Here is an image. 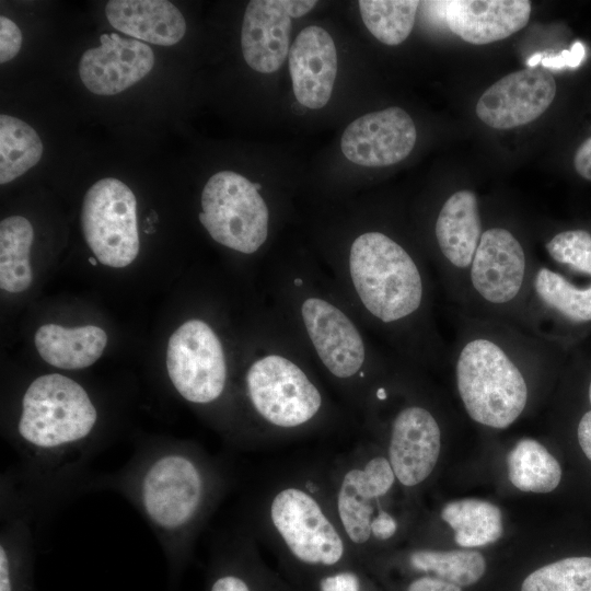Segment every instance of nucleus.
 I'll use <instances>...</instances> for the list:
<instances>
[{
  "label": "nucleus",
  "instance_id": "obj_1",
  "mask_svg": "<svg viewBox=\"0 0 591 591\" xmlns=\"http://www.w3.org/2000/svg\"><path fill=\"white\" fill-rule=\"evenodd\" d=\"M109 484L135 505L160 543L186 553L222 498L227 478L206 452L176 445L138 452Z\"/></svg>",
  "mask_w": 591,
  "mask_h": 591
},
{
  "label": "nucleus",
  "instance_id": "obj_2",
  "mask_svg": "<svg viewBox=\"0 0 591 591\" xmlns=\"http://www.w3.org/2000/svg\"><path fill=\"white\" fill-rule=\"evenodd\" d=\"M450 358L460 398L475 422L503 429L524 412L525 370L551 358V344L513 324L459 312Z\"/></svg>",
  "mask_w": 591,
  "mask_h": 591
},
{
  "label": "nucleus",
  "instance_id": "obj_3",
  "mask_svg": "<svg viewBox=\"0 0 591 591\" xmlns=\"http://www.w3.org/2000/svg\"><path fill=\"white\" fill-rule=\"evenodd\" d=\"M256 522L279 571L299 591H311L326 573L359 564L335 518L324 470L299 472L269 486Z\"/></svg>",
  "mask_w": 591,
  "mask_h": 591
},
{
  "label": "nucleus",
  "instance_id": "obj_4",
  "mask_svg": "<svg viewBox=\"0 0 591 591\" xmlns=\"http://www.w3.org/2000/svg\"><path fill=\"white\" fill-rule=\"evenodd\" d=\"M347 269L359 302L382 327L419 331L442 345L425 267L402 244L382 232H364L350 246Z\"/></svg>",
  "mask_w": 591,
  "mask_h": 591
},
{
  "label": "nucleus",
  "instance_id": "obj_5",
  "mask_svg": "<svg viewBox=\"0 0 591 591\" xmlns=\"http://www.w3.org/2000/svg\"><path fill=\"white\" fill-rule=\"evenodd\" d=\"M97 418L81 384L59 373L40 375L22 397L18 433L28 450L24 454L44 466L55 465L91 436Z\"/></svg>",
  "mask_w": 591,
  "mask_h": 591
},
{
  "label": "nucleus",
  "instance_id": "obj_6",
  "mask_svg": "<svg viewBox=\"0 0 591 591\" xmlns=\"http://www.w3.org/2000/svg\"><path fill=\"white\" fill-rule=\"evenodd\" d=\"M337 523L357 561L364 567L371 557L378 523L393 515L382 505L397 482L385 454L356 448L324 470Z\"/></svg>",
  "mask_w": 591,
  "mask_h": 591
},
{
  "label": "nucleus",
  "instance_id": "obj_7",
  "mask_svg": "<svg viewBox=\"0 0 591 591\" xmlns=\"http://www.w3.org/2000/svg\"><path fill=\"white\" fill-rule=\"evenodd\" d=\"M534 268L513 232L503 227L483 230L459 312L518 326Z\"/></svg>",
  "mask_w": 591,
  "mask_h": 591
},
{
  "label": "nucleus",
  "instance_id": "obj_8",
  "mask_svg": "<svg viewBox=\"0 0 591 591\" xmlns=\"http://www.w3.org/2000/svg\"><path fill=\"white\" fill-rule=\"evenodd\" d=\"M244 390L251 410L267 436H290L312 429L325 413L317 383L296 361L267 354L248 367Z\"/></svg>",
  "mask_w": 591,
  "mask_h": 591
},
{
  "label": "nucleus",
  "instance_id": "obj_9",
  "mask_svg": "<svg viewBox=\"0 0 591 591\" xmlns=\"http://www.w3.org/2000/svg\"><path fill=\"white\" fill-rule=\"evenodd\" d=\"M199 221L219 244L255 253L268 236V207L246 177L232 171L212 175L201 193Z\"/></svg>",
  "mask_w": 591,
  "mask_h": 591
},
{
  "label": "nucleus",
  "instance_id": "obj_10",
  "mask_svg": "<svg viewBox=\"0 0 591 591\" xmlns=\"http://www.w3.org/2000/svg\"><path fill=\"white\" fill-rule=\"evenodd\" d=\"M81 225L101 264L123 268L138 256L137 201L121 181L106 177L89 188L82 204Z\"/></svg>",
  "mask_w": 591,
  "mask_h": 591
},
{
  "label": "nucleus",
  "instance_id": "obj_11",
  "mask_svg": "<svg viewBox=\"0 0 591 591\" xmlns=\"http://www.w3.org/2000/svg\"><path fill=\"white\" fill-rule=\"evenodd\" d=\"M166 369L174 389L189 403L209 405L225 391L228 369L223 346L201 320H189L172 334Z\"/></svg>",
  "mask_w": 591,
  "mask_h": 591
},
{
  "label": "nucleus",
  "instance_id": "obj_12",
  "mask_svg": "<svg viewBox=\"0 0 591 591\" xmlns=\"http://www.w3.org/2000/svg\"><path fill=\"white\" fill-rule=\"evenodd\" d=\"M483 230L478 198L471 189L454 192L437 215V269L448 296L459 310L463 305L468 270Z\"/></svg>",
  "mask_w": 591,
  "mask_h": 591
},
{
  "label": "nucleus",
  "instance_id": "obj_13",
  "mask_svg": "<svg viewBox=\"0 0 591 591\" xmlns=\"http://www.w3.org/2000/svg\"><path fill=\"white\" fill-rule=\"evenodd\" d=\"M300 316L326 371L339 382L355 381L364 369L367 347L354 321L333 302L315 296L301 302Z\"/></svg>",
  "mask_w": 591,
  "mask_h": 591
},
{
  "label": "nucleus",
  "instance_id": "obj_14",
  "mask_svg": "<svg viewBox=\"0 0 591 591\" xmlns=\"http://www.w3.org/2000/svg\"><path fill=\"white\" fill-rule=\"evenodd\" d=\"M556 81L544 67L511 72L491 84L476 104L477 117L495 129H512L538 118L553 103Z\"/></svg>",
  "mask_w": 591,
  "mask_h": 591
},
{
  "label": "nucleus",
  "instance_id": "obj_15",
  "mask_svg": "<svg viewBox=\"0 0 591 591\" xmlns=\"http://www.w3.org/2000/svg\"><path fill=\"white\" fill-rule=\"evenodd\" d=\"M559 322H591V283L579 287L561 273L535 265L518 327L549 341Z\"/></svg>",
  "mask_w": 591,
  "mask_h": 591
},
{
  "label": "nucleus",
  "instance_id": "obj_16",
  "mask_svg": "<svg viewBox=\"0 0 591 591\" xmlns=\"http://www.w3.org/2000/svg\"><path fill=\"white\" fill-rule=\"evenodd\" d=\"M416 139L412 117L399 107H389L350 123L341 136L340 148L358 165L381 167L406 159Z\"/></svg>",
  "mask_w": 591,
  "mask_h": 591
},
{
  "label": "nucleus",
  "instance_id": "obj_17",
  "mask_svg": "<svg viewBox=\"0 0 591 591\" xmlns=\"http://www.w3.org/2000/svg\"><path fill=\"white\" fill-rule=\"evenodd\" d=\"M441 450V428L425 406L410 404L393 417L387 457L397 482L415 487L433 472Z\"/></svg>",
  "mask_w": 591,
  "mask_h": 591
},
{
  "label": "nucleus",
  "instance_id": "obj_18",
  "mask_svg": "<svg viewBox=\"0 0 591 591\" xmlns=\"http://www.w3.org/2000/svg\"><path fill=\"white\" fill-rule=\"evenodd\" d=\"M99 47L85 50L79 62L84 86L97 95H114L144 78L154 66L150 46L116 33L103 34Z\"/></svg>",
  "mask_w": 591,
  "mask_h": 591
},
{
  "label": "nucleus",
  "instance_id": "obj_19",
  "mask_svg": "<svg viewBox=\"0 0 591 591\" xmlns=\"http://www.w3.org/2000/svg\"><path fill=\"white\" fill-rule=\"evenodd\" d=\"M288 61L297 101L312 109L324 107L337 74V51L332 36L316 25L303 28L289 49Z\"/></svg>",
  "mask_w": 591,
  "mask_h": 591
},
{
  "label": "nucleus",
  "instance_id": "obj_20",
  "mask_svg": "<svg viewBox=\"0 0 591 591\" xmlns=\"http://www.w3.org/2000/svg\"><path fill=\"white\" fill-rule=\"evenodd\" d=\"M442 3L449 30L474 45L511 36L528 24L532 11L528 0H450Z\"/></svg>",
  "mask_w": 591,
  "mask_h": 591
},
{
  "label": "nucleus",
  "instance_id": "obj_21",
  "mask_svg": "<svg viewBox=\"0 0 591 591\" xmlns=\"http://www.w3.org/2000/svg\"><path fill=\"white\" fill-rule=\"evenodd\" d=\"M291 18L283 0H252L242 23L241 47L246 63L257 72L273 73L289 54Z\"/></svg>",
  "mask_w": 591,
  "mask_h": 591
},
{
  "label": "nucleus",
  "instance_id": "obj_22",
  "mask_svg": "<svg viewBox=\"0 0 591 591\" xmlns=\"http://www.w3.org/2000/svg\"><path fill=\"white\" fill-rule=\"evenodd\" d=\"M207 591H299L262 558L254 537L239 534L225 542L215 561Z\"/></svg>",
  "mask_w": 591,
  "mask_h": 591
},
{
  "label": "nucleus",
  "instance_id": "obj_23",
  "mask_svg": "<svg viewBox=\"0 0 591 591\" xmlns=\"http://www.w3.org/2000/svg\"><path fill=\"white\" fill-rule=\"evenodd\" d=\"M105 14L114 28L154 45H174L186 32L183 14L165 0H112Z\"/></svg>",
  "mask_w": 591,
  "mask_h": 591
},
{
  "label": "nucleus",
  "instance_id": "obj_24",
  "mask_svg": "<svg viewBox=\"0 0 591 591\" xmlns=\"http://www.w3.org/2000/svg\"><path fill=\"white\" fill-rule=\"evenodd\" d=\"M34 341L39 356L48 364L78 370L90 367L102 356L107 335L94 325L68 328L49 323L37 329Z\"/></svg>",
  "mask_w": 591,
  "mask_h": 591
},
{
  "label": "nucleus",
  "instance_id": "obj_25",
  "mask_svg": "<svg viewBox=\"0 0 591 591\" xmlns=\"http://www.w3.org/2000/svg\"><path fill=\"white\" fill-rule=\"evenodd\" d=\"M441 518L455 532V542L462 547L484 546L499 540L503 532L500 509L479 499L448 502Z\"/></svg>",
  "mask_w": 591,
  "mask_h": 591
},
{
  "label": "nucleus",
  "instance_id": "obj_26",
  "mask_svg": "<svg viewBox=\"0 0 591 591\" xmlns=\"http://www.w3.org/2000/svg\"><path fill=\"white\" fill-rule=\"evenodd\" d=\"M34 240L31 222L22 216H11L0 223V287L19 293L33 279L30 252Z\"/></svg>",
  "mask_w": 591,
  "mask_h": 591
},
{
  "label": "nucleus",
  "instance_id": "obj_27",
  "mask_svg": "<svg viewBox=\"0 0 591 591\" xmlns=\"http://www.w3.org/2000/svg\"><path fill=\"white\" fill-rule=\"evenodd\" d=\"M508 477L522 491L549 493L561 478L557 460L538 441L519 440L507 455Z\"/></svg>",
  "mask_w": 591,
  "mask_h": 591
},
{
  "label": "nucleus",
  "instance_id": "obj_28",
  "mask_svg": "<svg viewBox=\"0 0 591 591\" xmlns=\"http://www.w3.org/2000/svg\"><path fill=\"white\" fill-rule=\"evenodd\" d=\"M43 143L33 127L9 115L0 116V183L18 178L37 162Z\"/></svg>",
  "mask_w": 591,
  "mask_h": 591
},
{
  "label": "nucleus",
  "instance_id": "obj_29",
  "mask_svg": "<svg viewBox=\"0 0 591 591\" xmlns=\"http://www.w3.org/2000/svg\"><path fill=\"white\" fill-rule=\"evenodd\" d=\"M409 567L419 572L433 573L459 587L476 583L485 573L486 561L476 551L418 549L408 556Z\"/></svg>",
  "mask_w": 591,
  "mask_h": 591
},
{
  "label": "nucleus",
  "instance_id": "obj_30",
  "mask_svg": "<svg viewBox=\"0 0 591 591\" xmlns=\"http://www.w3.org/2000/svg\"><path fill=\"white\" fill-rule=\"evenodd\" d=\"M362 21L370 33L390 46L402 44L410 34L420 4L416 0H360Z\"/></svg>",
  "mask_w": 591,
  "mask_h": 591
},
{
  "label": "nucleus",
  "instance_id": "obj_31",
  "mask_svg": "<svg viewBox=\"0 0 591 591\" xmlns=\"http://www.w3.org/2000/svg\"><path fill=\"white\" fill-rule=\"evenodd\" d=\"M521 591H591V557H569L530 573Z\"/></svg>",
  "mask_w": 591,
  "mask_h": 591
},
{
  "label": "nucleus",
  "instance_id": "obj_32",
  "mask_svg": "<svg viewBox=\"0 0 591 591\" xmlns=\"http://www.w3.org/2000/svg\"><path fill=\"white\" fill-rule=\"evenodd\" d=\"M544 247L556 264L591 277V233L583 229L557 232Z\"/></svg>",
  "mask_w": 591,
  "mask_h": 591
},
{
  "label": "nucleus",
  "instance_id": "obj_33",
  "mask_svg": "<svg viewBox=\"0 0 591 591\" xmlns=\"http://www.w3.org/2000/svg\"><path fill=\"white\" fill-rule=\"evenodd\" d=\"M367 569L359 564L321 577L311 591H370Z\"/></svg>",
  "mask_w": 591,
  "mask_h": 591
},
{
  "label": "nucleus",
  "instance_id": "obj_34",
  "mask_svg": "<svg viewBox=\"0 0 591 591\" xmlns=\"http://www.w3.org/2000/svg\"><path fill=\"white\" fill-rule=\"evenodd\" d=\"M22 45V33L9 18L0 16V62L4 63L18 55Z\"/></svg>",
  "mask_w": 591,
  "mask_h": 591
},
{
  "label": "nucleus",
  "instance_id": "obj_35",
  "mask_svg": "<svg viewBox=\"0 0 591 591\" xmlns=\"http://www.w3.org/2000/svg\"><path fill=\"white\" fill-rule=\"evenodd\" d=\"M404 591H462L461 587L437 576H421L413 579Z\"/></svg>",
  "mask_w": 591,
  "mask_h": 591
},
{
  "label": "nucleus",
  "instance_id": "obj_36",
  "mask_svg": "<svg viewBox=\"0 0 591 591\" xmlns=\"http://www.w3.org/2000/svg\"><path fill=\"white\" fill-rule=\"evenodd\" d=\"M573 167L580 177L591 181V136L577 148L573 155Z\"/></svg>",
  "mask_w": 591,
  "mask_h": 591
},
{
  "label": "nucleus",
  "instance_id": "obj_37",
  "mask_svg": "<svg viewBox=\"0 0 591 591\" xmlns=\"http://www.w3.org/2000/svg\"><path fill=\"white\" fill-rule=\"evenodd\" d=\"M577 436L583 453L591 460V410L581 417L577 428Z\"/></svg>",
  "mask_w": 591,
  "mask_h": 591
},
{
  "label": "nucleus",
  "instance_id": "obj_38",
  "mask_svg": "<svg viewBox=\"0 0 591 591\" xmlns=\"http://www.w3.org/2000/svg\"><path fill=\"white\" fill-rule=\"evenodd\" d=\"M286 11L290 18H300L311 11L316 1L311 0H283Z\"/></svg>",
  "mask_w": 591,
  "mask_h": 591
},
{
  "label": "nucleus",
  "instance_id": "obj_39",
  "mask_svg": "<svg viewBox=\"0 0 591 591\" xmlns=\"http://www.w3.org/2000/svg\"><path fill=\"white\" fill-rule=\"evenodd\" d=\"M588 393H589V401H590V404H591V380H590Z\"/></svg>",
  "mask_w": 591,
  "mask_h": 591
}]
</instances>
